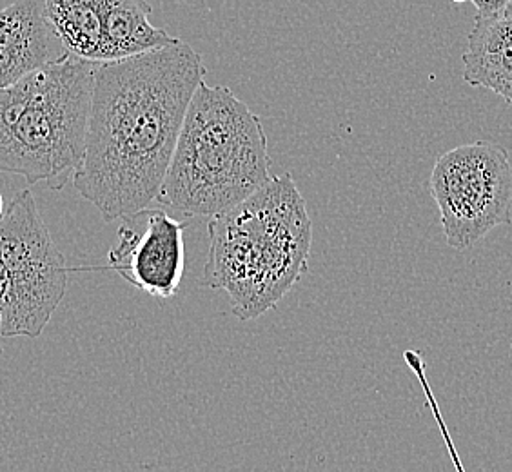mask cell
Wrapping results in <instances>:
<instances>
[{"instance_id":"obj_7","label":"cell","mask_w":512,"mask_h":472,"mask_svg":"<svg viewBox=\"0 0 512 472\" xmlns=\"http://www.w3.org/2000/svg\"><path fill=\"white\" fill-rule=\"evenodd\" d=\"M184 231L186 222L149 207L124 217L119 242L109 251V266L149 296L173 298L186 267Z\"/></svg>"},{"instance_id":"obj_5","label":"cell","mask_w":512,"mask_h":472,"mask_svg":"<svg viewBox=\"0 0 512 472\" xmlns=\"http://www.w3.org/2000/svg\"><path fill=\"white\" fill-rule=\"evenodd\" d=\"M68 278L33 193L20 191L0 220V338H39L66 296Z\"/></svg>"},{"instance_id":"obj_4","label":"cell","mask_w":512,"mask_h":472,"mask_svg":"<svg viewBox=\"0 0 512 472\" xmlns=\"http://www.w3.org/2000/svg\"><path fill=\"white\" fill-rule=\"evenodd\" d=\"M99 62L66 53L0 88V173L59 191L86 153Z\"/></svg>"},{"instance_id":"obj_12","label":"cell","mask_w":512,"mask_h":472,"mask_svg":"<svg viewBox=\"0 0 512 472\" xmlns=\"http://www.w3.org/2000/svg\"><path fill=\"white\" fill-rule=\"evenodd\" d=\"M6 200H4V195H2V191H0V220L4 217V213H6Z\"/></svg>"},{"instance_id":"obj_11","label":"cell","mask_w":512,"mask_h":472,"mask_svg":"<svg viewBox=\"0 0 512 472\" xmlns=\"http://www.w3.org/2000/svg\"><path fill=\"white\" fill-rule=\"evenodd\" d=\"M480 17H493L511 6L512 0H471Z\"/></svg>"},{"instance_id":"obj_9","label":"cell","mask_w":512,"mask_h":472,"mask_svg":"<svg viewBox=\"0 0 512 472\" xmlns=\"http://www.w3.org/2000/svg\"><path fill=\"white\" fill-rule=\"evenodd\" d=\"M462 62L469 86L489 89L512 106L511 6L493 17L476 15Z\"/></svg>"},{"instance_id":"obj_1","label":"cell","mask_w":512,"mask_h":472,"mask_svg":"<svg viewBox=\"0 0 512 472\" xmlns=\"http://www.w3.org/2000/svg\"><path fill=\"white\" fill-rule=\"evenodd\" d=\"M204 77L200 53L182 39L97 64L86 153L73 186L104 222L157 202L189 102Z\"/></svg>"},{"instance_id":"obj_2","label":"cell","mask_w":512,"mask_h":472,"mask_svg":"<svg viewBox=\"0 0 512 472\" xmlns=\"http://www.w3.org/2000/svg\"><path fill=\"white\" fill-rule=\"evenodd\" d=\"M206 286L224 291L233 315H266L306 275L313 224L293 177H271L238 206L209 220Z\"/></svg>"},{"instance_id":"obj_8","label":"cell","mask_w":512,"mask_h":472,"mask_svg":"<svg viewBox=\"0 0 512 472\" xmlns=\"http://www.w3.org/2000/svg\"><path fill=\"white\" fill-rule=\"evenodd\" d=\"M66 53L48 19L46 0H13L0 10V88Z\"/></svg>"},{"instance_id":"obj_13","label":"cell","mask_w":512,"mask_h":472,"mask_svg":"<svg viewBox=\"0 0 512 472\" xmlns=\"http://www.w3.org/2000/svg\"><path fill=\"white\" fill-rule=\"evenodd\" d=\"M0 331H2V313H0Z\"/></svg>"},{"instance_id":"obj_3","label":"cell","mask_w":512,"mask_h":472,"mask_svg":"<svg viewBox=\"0 0 512 472\" xmlns=\"http://www.w3.org/2000/svg\"><path fill=\"white\" fill-rule=\"evenodd\" d=\"M271 178L262 120L226 86L198 84L157 202L186 217L215 218Z\"/></svg>"},{"instance_id":"obj_6","label":"cell","mask_w":512,"mask_h":472,"mask_svg":"<svg viewBox=\"0 0 512 472\" xmlns=\"http://www.w3.org/2000/svg\"><path fill=\"white\" fill-rule=\"evenodd\" d=\"M431 195L447 244L463 251L512 224V164L502 144L474 140L436 158Z\"/></svg>"},{"instance_id":"obj_10","label":"cell","mask_w":512,"mask_h":472,"mask_svg":"<svg viewBox=\"0 0 512 472\" xmlns=\"http://www.w3.org/2000/svg\"><path fill=\"white\" fill-rule=\"evenodd\" d=\"M148 0H102V62L126 59L177 42L151 24Z\"/></svg>"}]
</instances>
